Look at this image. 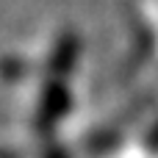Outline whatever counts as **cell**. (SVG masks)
Instances as JSON below:
<instances>
[{
    "label": "cell",
    "mask_w": 158,
    "mask_h": 158,
    "mask_svg": "<svg viewBox=\"0 0 158 158\" xmlns=\"http://www.w3.org/2000/svg\"><path fill=\"white\" fill-rule=\"evenodd\" d=\"M67 106H69V92H67V86L56 78V81L47 86V92H44V100H42V117H44L47 122H53ZM44 119H42V122H44Z\"/></svg>",
    "instance_id": "7a4b0ae2"
},
{
    "label": "cell",
    "mask_w": 158,
    "mask_h": 158,
    "mask_svg": "<svg viewBox=\"0 0 158 158\" xmlns=\"http://www.w3.org/2000/svg\"><path fill=\"white\" fill-rule=\"evenodd\" d=\"M78 50H81L78 33H72V31H69V33H64V36H61V42H58V47H56L53 61H50V69H53V75H56L58 81L69 75L72 64L78 61Z\"/></svg>",
    "instance_id": "6da1fadb"
}]
</instances>
